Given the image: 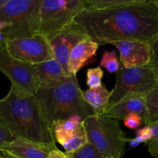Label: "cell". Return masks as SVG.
I'll return each instance as SVG.
<instances>
[{
  "label": "cell",
  "mask_w": 158,
  "mask_h": 158,
  "mask_svg": "<svg viewBox=\"0 0 158 158\" xmlns=\"http://www.w3.org/2000/svg\"><path fill=\"white\" fill-rule=\"evenodd\" d=\"M0 158H7V157H5V156H3L2 154H0Z\"/></svg>",
  "instance_id": "obj_32"
},
{
  "label": "cell",
  "mask_w": 158,
  "mask_h": 158,
  "mask_svg": "<svg viewBox=\"0 0 158 158\" xmlns=\"http://www.w3.org/2000/svg\"><path fill=\"white\" fill-rule=\"evenodd\" d=\"M123 124L131 130H137L141 126L143 119L137 114H130L123 120Z\"/></svg>",
  "instance_id": "obj_24"
},
{
  "label": "cell",
  "mask_w": 158,
  "mask_h": 158,
  "mask_svg": "<svg viewBox=\"0 0 158 158\" xmlns=\"http://www.w3.org/2000/svg\"><path fill=\"white\" fill-rule=\"evenodd\" d=\"M158 86L155 72L151 64L121 68L116 75V83L111 90L109 106L131 94L148 95Z\"/></svg>",
  "instance_id": "obj_7"
},
{
  "label": "cell",
  "mask_w": 158,
  "mask_h": 158,
  "mask_svg": "<svg viewBox=\"0 0 158 158\" xmlns=\"http://www.w3.org/2000/svg\"><path fill=\"white\" fill-rule=\"evenodd\" d=\"M151 61L150 64L152 66L158 80V35L151 41Z\"/></svg>",
  "instance_id": "obj_23"
},
{
  "label": "cell",
  "mask_w": 158,
  "mask_h": 158,
  "mask_svg": "<svg viewBox=\"0 0 158 158\" xmlns=\"http://www.w3.org/2000/svg\"><path fill=\"white\" fill-rule=\"evenodd\" d=\"M87 39H89L87 35L71 23L49 40L53 58L62 66L66 76L71 75L67 68L71 49L80 41Z\"/></svg>",
  "instance_id": "obj_11"
},
{
  "label": "cell",
  "mask_w": 158,
  "mask_h": 158,
  "mask_svg": "<svg viewBox=\"0 0 158 158\" xmlns=\"http://www.w3.org/2000/svg\"><path fill=\"white\" fill-rule=\"evenodd\" d=\"M11 55L22 62L34 66L53 58L49 40L41 34L3 41Z\"/></svg>",
  "instance_id": "obj_9"
},
{
  "label": "cell",
  "mask_w": 158,
  "mask_h": 158,
  "mask_svg": "<svg viewBox=\"0 0 158 158\" xmlns=\"http://www.w3.org/2000/svg\"><path fill=\"white\" fill-rule=\"evenodd\" d=\"M158 120V86L146 96V110L143 122L149 125Z\"/></svg>",
  "instance_id": "obj_18"
},
{
  "label": "cell",
  "mask_w": 158,
  "mask_h": 158,
  "mask_svg": "<svg viewBox=\"0 0 158 158\" xmlns=\"http://www.w3.org/2000/svg\"><path fill=\"white\" fill-rule=\"evenodd\" d=\"M6 1H7V0H0V9L2 7V6L6 3Z\"/></svg>",
  "instance_id": "obj_31"
},
{
  "label": "cell",
  "mask_w": 158,
  "mask_h": 158,
  "mask_svg": "<svg viewBox=\"0 0 158 158\" xmlns=\"http://www.w3.org/2000/svg\"><path fill=\"white\" fill-rule=\"evenodd\" d=\"M14 137L0 123V146L14 140Z\"/></svg>",
  "instance_id": "obj_26"
},
{
  "label": "cell",
  "mask_w": 158,
  "mask_h": 158,
  "mask_svg": "<svg viewBox=\"0 0 158 158\" xmlns=\"http://www.w3.org/2000/svg\"><path fill=\"white\" fill-rule=\"evenodd\" d=\"M46 158H69L68 156L66 155V154L65 152L60 151L58 148L56 149L52 150V151H50V153L49 154L48 157Z\"/></svg>",
  "instance_id": "obj_27"
},
{
  "label": "cell",
  "mask_w": 158,
  "mask_h": 158,
  "mask_svg": "<svg viewBox=\"0 0 158 158\" xmlns=\"http://www.w3.org/2000/svg\"><path fill=\"white\" fill-rule=\"evenodd\" d=\"M0 123L14 138L39 143H56L52 128L34 95L23 94L11 86L0 100Z\"/></svg>",
  "instance_id": "obj_2"
},
{
  "label": "cell",
  "mask_w": 158,
  "mask_h": 158,
  "mask_svg": "<svg viewBox=\"0 0 158 158\" xmlns=\"http://www.w3.org/2000/svg\"><path fill=\"white\" fill-rule=\"evenodd\" d=\"M66 154L69 158H105L103 154L89 142L77 151Z\"/></svg>",
  "instance_id": "obj_20"
},
{
  "label": "cell",
  "mask_w": 158,
  "mask_h": 158,
  "mask_svg": "<svg viewBox=\"0 0 158 158\" xmlns=\"http://www.w3.org/2000/svg\"><path fill=\"white\" fill-rule=\"evenodd\" d=\"M4 41V34H3L2 30L0 31V43H2Z\"/></svg>",
  "instance_id": "obj_30"
},
{
  "label": "cell",
  "mask_w": 158,
  "mask_h": 158,
  "mask_svg": "<svg viewBox=\"0 0 158 158\" xmlns=\"http://www.w3.org/2000/svg\"><path fill=\"white\" fill-rule=\"evenodd\" d=\"M146 110V95L131 94L123 97L121 100L110 105L105 110L103 114L113 119L123 120L130 114H137L143 120Z\"/></svg>",
  "instance_id": "obj_14"
},
{
  "label": "cell",
  "mask_w": 158,
  "mask_h": 158,
  "mask_svg": "<svg viewBox=\"0 0 158 158\" xmlns=\"http://www.w3.org/2000/svg\"><path fill=\"white\" fill-rule=\"evenodd\" d=\"M129 142H130V147L133 148H136V147L139 146L140 143H143V140H142L140 137H138V136H136L135 138L130 140Z\"/></svg>",
  "instance_id": "obj_28"
},
{
  "label": "cell",
  "mask_w": 158,
  "mask_h": 158,
  "mask_svg": "<svg viewBox=\"0 0 158 158\" xmlns=\"http://www.w3.org/2000/svg\"><path fill=\"white\" fill-rule=\"evenodd\" d=\"M9 26V24L7 23H5V22L0 21V31L3 30V29H6V27Z\"/></svg>",
  "instance_id": "obj_29"
},
{
  "label": "cell",
  "mask_w": 158,
  "mask_h": 158,
  "mask_svg": "<svg viewBox=\"0 0 158 158\" xmlns=\"http://www.w3.org/2000/svg\"><path fill=\"white\" fill-rule=\"evenodd\" d=\"M148 126L151 128V138L146 143L150 154L154 158H158V120Z\"/></svg>",
  "instance_id": "obj_22"
},
{
  "label": "cell",
  "mask_w": 158,
  "mask_h": 158,
  "mask_svg": "<svg viewBox=\"0 0 158 158\" xmlns=\"http://www.w3.org/2000/svg\"><path fill=\"white\" fill-rule=\"evenodd\" d=\"M41 0H7L0 9V21L9 26L3 29L5 40L31 37L38 33Z\"/></svg>",
  "instance_id": "obj_5"
},
{
  "label": "cell",
  "mask_w": 158,
  "mask_h": 158,
  "mask_svg": "<svg viewBox=\"0 0 158 158\" xmlns=\"http://www.w3.org/2000/svg\"><path fill=\"white\" fill-rule=\"evenodd\" d=\"M99 46L114 41H151L158 35V0H130L106 9L85 8L73 21Z\"/></svg>",
  "instance_id": "obj_1"
},
{
  "label": "cell",
  "mask_w": 158,
  "mask_h": 158,
  "mask_svg": "<svg viewBox=\"0 0 158 158\" xmlns=\"http://www.w3.org/2000/svg\"><path fill=\"white\" fill-rule=\"evenodd\" d=\"M120 53L123 68L148 65L151 61V44L140 40H125L110 43Z\"/></svg>",
  "instance_id": "obj_13"
},
{
  "label": "cell",
  "mask_w": 158,
  "mask_h": 158,
  "mask_svg": "<svg viewBox=\"0 0 158 158\" xmlns=\"http://www.w3.org/2000/svg\"><path fill=\"white\" fill-rule=\"evenodd\" d=\"M119 120L102 114H93L83 120L89 143L105 158H122L130 139L120 127Z\"/></svg>",
  "instance_id": "obj_4"
},
{
  "label": "cell",
  "mask_w": 158,
  "mask_h": 158,
  "mask_svg": "<svg viewBox=\"0 0 158 158\" xmlns=\"http://www.w3.org/2000/svg\"><path fill=\"white\" fill-rule=\"evenodd\" d=\"M52 132L55 141L63 146L65 153L73 152L88 143L83 120L78 116L56 121L52 125Z\"/></svg>",
  "instance_id": "obj_10"
},
{
  "label": "cell",
  "mask_w": 158,
  "mask_h": 158,
  "mask_svg": "<svg viewBox=\"0 0 158 158\" xmlns=\"http://www.w3.org/2000/svg\"><path fill=\"white\" fill-rule=\"evenodd\" d=\"M104 73L100 66L90 68L86 71V85L89 89H94L101 86Z\"/></svg>",
  "instance_id": "obj_21"
},
{
  "label": "cell",
  "mask_w": 158,
  "mask_h": 158,
  "mask_svg": "<svg viewBox=\"0 0 158 158\" xmlns=\"http://www.w3.org/2000/svg\"><path fill=\"white\" fill-rule=\"evenodd\" d=\"M100 66L105 68L110 73L118 72L120 69V65L117 58V51L105 50L100 60Z\"/></svg>",
  "instance_id": "obj_19"
},
{
  "label": "cell",
  "mask_w": 158,
  "mask_h": 158,
  "mask_svg": "<svg viewBox=\"0 0 158 158\" xmlns=\"http://www.w3.org/2000/svg\"><path fill=\"white\" fill-rule=\"evenodd\" d=\"M34 96L51 128L58 120H68L74 116L84 120L94 114L83 100L77 76L65 77L50 86H40Z\"/></svg>",
  "instance_id": "obj_3"
},
{
  "label": "cell",
  "mask_w": 158,
  "mask_h": 158,
  "mask_svg": "<svg viewBox=\"0 0 158 158\" xmlns=\"http://www.w3.org/2000/svg\"><path fill=\"white\" fill-rule=\"evenodd\" d=\"M82 96L94 114H102L109 106L111 91L108 90L104 84H102L97 88L82 90Z\"/></svg>",
  "instance_id": "obj_17"
},
{
  "label": "cell",
  "mask_w": 158,
  "mask_h": 158,
  "mask_svg": "<svg viewBox=\"0 0 158 158\" xmlns=\"http://www.w3.org/2000/svg\"><path fill=\"white\" fill-rule=\"evenodd\" d=\"M33 68L40 86H50L68 77L55 59L34 65Z\"/></svg>",
  "instance_id": "obj_16"
},
{
  "label": "cell",
  "mask_w": 158,
  "mask_h": 158,
  "mask_svg": "<svg viewBox=\"0 0 158 158\" xmlns=\"http://www.w3.org/2000/svg\"><path fill=\"white\" fill-rule=\"evenodd\" d=\"M85 8V0H41L38 33L49 40L69 26Z\"/></svg>",
  "instance_id": "obj_6"
},
{
  "label": "cell",
  "mask_w": 158,
  "mask_h": 158,
  "mask_svg": "<svg viewBox=\"0 0 158 158\" xmlns=\"http://www.w3.org/2000/svg\"><path fill=\"white\" fill-rule=\"evenodd\" d=\"M99 46L98 43L90 39L77 43L69 52L67 64L69 73L77 76V73L83 67L86 62L95 56Z\"/></svg>",
  "instance_id": "obj_15"
},
{
  "label": "cell",
  "mask_w": 158,
  "mask_h": 158,
  "mask_svg": "<svg viewBox=\"0 0 158 158\" xmlns=\"http://www.w3.org/2000/svg\"><path fill=\"white\" fill-rule=\"evenodd\" d=\"M0 71L19 92L34 95L40 88L33 66L12 56L3 43H0Z\"/></svg>",
  "instance_id": "obj_8"
},
{
  "label": "cell",
  "mask_w": 158,
  "mask_h": 158,
  "mask_svg": "<svg viewBox=\"0 0 158 158\" xmlns=\"http://www.w3.org/2000/svg\"><path fill=\"white\" fill-rule=\"evenodd\" d=\"M136 136H138L143 140V143H147L151 138V128L148 125H145L143 127L140 128L136 131Z\"/></svg>",
  "instance_id": "obj_25"
},
{
  "label": "cell",
  "mask_w": 158,
  "mask_h": 158,
  "mask_svg": "<svg viewBox=\"0 0 158 158\" xmlns=\"http://www.w3.org/2000/svg\"><path fill=\"white\" fill-rule=\"evenodd\" d=\"M56 143H46L18 137L0 146V154L7 158H46Z\"/></svg>",
  "instance_id": "obj_12"
}]
</instances>
